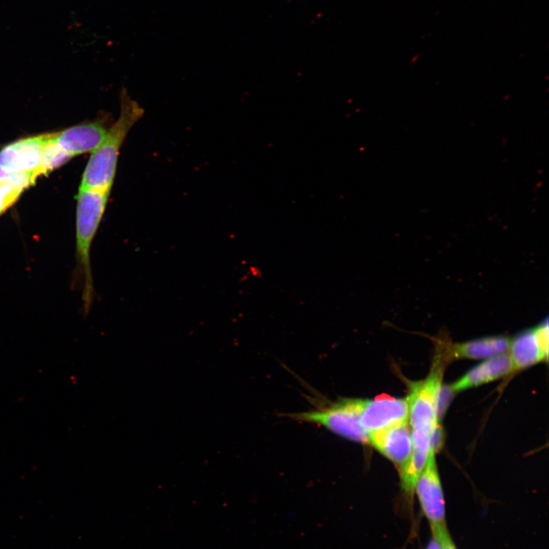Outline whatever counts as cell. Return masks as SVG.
<instances>
[{
    "label": "cell",
    "mask_w": 549,
    "mask_h": 549,
    "mask_svg": "<svg viewBox=\"0 0 549 549\" xmlns=\"http://www.w3.org/2000/svg\"><path fill=\"white\" fill-rule=\"evenodd\" d=\"M143 113L138 103L130 97L126 89H123L119 116L109 129L104 141L92 152L82 175L80 190L112 191L123 143L134 124L143 117Z\"/></svg>",
    "instance_id": "1"
},
{
    "label": "cell",
    "mask_w": 549,
    "mask_h": 549,
    "mask_svg": "<svg viewBox=\"0 0 549 549\" xmlns=\"http://www.w3.org/2000/svg\"><path fill=\"white\" fill-rule=\"evenodd\" d=\"M110 191L80 190L77 195L76 217L77 254L80 272L84 276V301L87 312L93 297L90 251L93 240L104 216Z\"/></svg>",
    "instance_id": "2"
},
{
    "label": "cell",
    "mask_w": 549,
    "mask_h": 549,
    "mask_svg": "<svg viewBox=\"0 0 549 549\" xmlns=\"http://www.w3.org/2000/svg\"><path fill=\"white\" fill-rule=\"evenodd\" d=\"M288 417L296 421L319 424L352 441L369 443L368 434L360 423L356 398L340 399L327 408L288 414Z\"/></svg>",
    "instance_id": "3"
},
{
    "label": "cell",
    "mask_w": 549,
    "mask_h": 549,
    "mask_svg": "<svg viewBox=\"0 0 549 549\" xmlns=\"http://www.w3.org/2000/svg\"><path fill=\"white\" fill-rule=\"evenodd\" d=\"M442 357L438 354L429 376L414 384L407 398L409 407V423L413 429L433 433L438 425V402L441 391L443 366Z\"/></svg>",
    "instance_id": "4"
},
{
    "label": "cell",
    "mask_w": 549,
    "mask_h": 549,
    "mask_svg": "<svg viewBox=\"0 0 549 549\" xmlns=\"http://www.w3.org/2000/svg\"><path fill=\"white\" fill-rule=\"evenodd\" d=\"M356 400L360 423L368 436L393 424L409 420L407 398L380 396L375 399Z\"/></svg>",
    "instance_id": "5"
},
{
    "label": "cell",
    "mask_w": 549,
    "mask_h": 549,
    "mask_svg": "<svg viewBox=\"0 0 549 549\" xmlns=\"http://www.w3.org/2000/svg\"><path fill=\"white\" fill-rule=\"evenodd\" d=\"M415 490L423 512L428 518L431 528L447 526L442 488L435 460V452L431 449Z\"/></svg>",
    "instance_id": "6"
},
{
    "label": "cell",
    "mask_w": 549,
    "mask_h": 549,
    "mask_svg": "<svg viewBox=\"0 0 549 549\" xmlns=\"http://www.w3.org/2000/svg\"><path fill=\"white\" fill-rule=\"evenodd\" d=\"M46 134L15 141L0 151V168L13 173H23L36 180L40 177L41 153Z\"/></svg>",
    "instance_id": "7"
},
{
    "label": "cell",
    "mask_w": 549,
    "mask_h": 549,
    "mask_svg": "<svg viewBox=\"0 0 549 549\" xmlns=\"http://www.w3.org/2000/svg\"><path fill=\"white\" fill-rule=\"evenodd\" d=\"M511 358L515 370L547 361L548 356V319L536 327L522 331L511 340Z\"/></svg>",
    "instance_id": "8"
},
{
    "label": "cell",
    "mask_w": 549,
    "mask_h": 549,
    "mask_svg": "<svg viewBox=\"0 0 549 549\" xmlns=\"http://www.w3.org/2000/svg\"><path fill=\"white\" fill-rule=\"evenodd\" d=\"M369 440L373 447L399 468L408 462L413 450L409 420L372 433Z\"/></svg>",
    "instance_id": "9"
},
{
    "label": "cell",
    "mask_w": 549,
    "mask_h": 549,
    "mask_svg": "<svg viewBox=\"0 0 549 549\" xmlns=\"http://www.w3.org/2000/svg\"><path fill=\"white\" fill-rule=\"evenodd\" d=\"M108 130L105 121L97 120L55 133V136L60 146L75 157L94 151L104 141Z\"/></svg>",
    "instance_id": "10"
},
{
    "label": "cell",
    "mask_w": 549,
    "mask_h": 549,
    "mask_svg": "<svg viewBox=\"0 0 549 549\" xmlns=\"http://www.w3.org/2000/svg\"><path fill=\"white\" fill-rule=\"evenodd\" d=\"M445 361L450 359H479L491 358L509 350L511 339L504 336L484 337L462 344H447L437 341Z\"/></svg>",
    "instance_id": "11"
},
{
    "label": "cell",
    "mask_w": 549,
    "mask_h": 549,
    "mask_svg": "<svg viewBox=\"0 0 549 549\" xmlns=\"http://www.w3.org/2000/svg\"><path fill=\"white\" fill-rule=\"evenodd\" d=\"M510 355L503 354L482 362L471 369L450 387L452 391H461L486 384L515 371Z\"/></svg>",
    "instance_id": "12"
},
{
    "label": "cell",
    "mask_w": 549,
    "mask_h": 549,
    "mask_svg": "<svg viewBox=\"0 0 549 549\" xmlns=\"http://www.w3.org/2000/svg\"><path fill=\"white\" fill-rule=\"evenodd\" d=\"M32 175L15 173L11 178L0 180V215L3 214L19 198L29 186L36 183Z\"/></svg>",
    "instance_id": "13"
},
{
    "label": "cell",
    "mask_w": 549,
    "mask_h": 549,
    "mask_svg": "<svg viewBox=\"0 0 549 549\" xmlns=\"http://www.w3.org/2000/svg\"><path fill=\"white\" fill-rule=\"evenodd\" d=\"M430 452L413 448L408 462L400 468L403 491L412 496L424 468H425Z\"/></svg>",
    "instance_id": "14"
},
{
    "label": "cell",
    "mask_w": 549,
    "mask_h": 549,
    "mask_svg": "<svg viewBox=\"0 0 549 549\" xmlns=\"http://www.w3.org/2000/svg\"><path fill=\"white\" fill-rule=\"evenodd\" d=\"M72 158V155L62 148L56 141L55 133L47 134L43 153H41L40 175H47L49 173L66 163Z\"/></svg>",
    "instance_id": "15"
},
{
    "label": "cell",
    "mask_w": 549,
    "mask_h": 549,
    "mask_svg": "<svg viewBox=\"0 0 549 549\" xmlns=\"http://www.w3.org/2000/svg\"><path fill=\"white\" fill-rule=\"evenodd\" d=\"M433 536L437 538L441 549H457L448 532L447 526L431 528Z\"/></svg>",
    "instance_id": "16"
},
{
    "label": "cell",
    "mask_w": 549,
    "mask_h": 549,
    "mask_svg": "<svg viewBox=\"0 0 549 549\" xmlns=\"http://www.w3.org/2000/svg\"><path fill=\"white\" fill-rule=\"evenodd\" d=\"M15 173L9 172L0 168V180H4L11 178Z\"/></svg>",
    "instance_id": "17"
},
{
    "label": "cell",
    "mask_w": 549,
    "mask_h": 549,
    "mask_svg": "<svg viewBox=\"0 0 549 549\" xmlns=\"http://www.w3.org/2000/svg\"><path fill=\"white\" fill-rule=\"evenodd\" d=\"M427 549H441V546L437 541V538L433 536V538L430 542Z\"/></svg>",
    "instance_id": "18"
}]
</instances>
